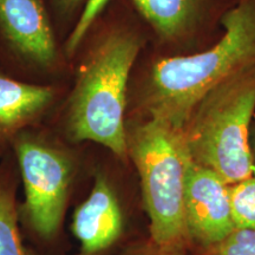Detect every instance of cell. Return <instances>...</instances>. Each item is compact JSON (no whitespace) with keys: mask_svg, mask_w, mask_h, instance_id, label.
I'll list each match as a JSON object with an SVG mask.
<instances>
[{"mask_svg":"<svg viewBox=\"0 0 255 255\" xmlns=\"http://www.w3.org/2000/svg\"><path fill=\"white\" fill-rule=\"evenodd\" d=\"M255 110V66L222 82L203 96L182 132L193 162L226 183L251 177L255 165L250 126Z\"/></svg>","mask_w":255,"mask_h":255,"instance_id":"3957f363","label":"cell"},{"mask_svg":"<svg viewBox=\"0 0 255 255\" xmlns=\"http://www.w3.org/2000/svg\"><path fill=\"white\" fill-rule=\"evenodd\" d=\"M71 228L81 244V255H97L119 240L123 232V213L103 175L96 177L88 199L76 209Z\"/></svg>","mask_w":255,"mask_h":255,"instance_id":"ba28073f","label":"cell"},{"mask_svg":"<svg viewBox=\"0 0 255 255\" xmlns=\"http://www.w3.org/2000/svg\"><path fill=\"white\" fill-rule=\"evenodd\" d=\"M222 26L221 39L209 49L155 64L145 95L149 116L182 130L203 96L255 66V0H240L223 15Z\"/></svg>","mask_w":255,"mask_h":255,"instance_id":"6da1fadb","label":"cell"},{"mask_svg":"<svg viewBox=\"0 0 255 255\" xmlns=\"http://www.w3.org/2000/svg\"><path fill=\"white\" fill-rule=\"evenodd\" d=\"M141 49L139 36L115 30L90 50L70 98L68 130L73 141L95 142L127 159V87Z\"/></svg>","mask_w":255,"mask_h":255,"instance_id":"7a4b0ae2","label":"cell"},{"mask_svg":"<svg viewBox=\"0 0 255 255\" xmlns=\"http://www.w3.org/2000/svg\"><path fill=\"white\" fill-rule=\"evenodd\" d=\"M55 96L50 87L0 76V130L14 131L49 107Z\"/></svg>","mask_w":255,"mask_h":255,"instance_id":"9c48e42d","label":"cell"},{"mask_svg":"<svg viewBox=\"0 0 255 255\" xmlns=\"http://www.w3.org/2000/svg\"><path fill=\"white\" fill-rule=\"evenodd\" d=\"M202 255H255V228H234Z\"/></svg>","mask_w":255,"mask_h":255,"instance_id":"4fadbf2b","label":"cell"},{"mask_svg":"<svg viewBox=\"0 0 255 255\" xmlns=\"http://www.w3.org/2000/svg\"><path fill=\"white\" fill-rule=\"evenodd\" d=\"M251 151H252V157H253V162L255 165V127L253 131L251 132Z\"/></svg>","mask_w":255,"mask_h":255,"instance_id":"ac0fdd59","label":"cell"},{"mask_svg":"<svg viewBox=\"0 0 255 255\" xmlns=\"http://www.w3.org/2000/svg\"><path fill=\"white\" fill-rule=\"evenodd\" d=\"M159 38L182 39L199 21L203 0H132Z\"/></svg>","mask_w":255,"mask_h":255,"instance_id":"30bf717a","label":"cell"},{"mask_svg":"<svg viewBox=\"0 0 255 255\" xmlns=\"http://www.w3.org/2000/svg\"><path fill=\"white\" fill-rule=\"evenodd\" d=\"M157 252L158 246L151 239H149L148 241L142 242L138 246L132 247L123 255H157Z\"/></svg>","mask_w":255,"mask_h":255,"instance_id":"2e32d148","label":"cell"},{"mask_svg":"<svg viewBox=\"0 0 255 255\" xmlns=\"http://www.w3.org/2000/svg\"><path fill=\"white\" fill-rule=\"evenodd\" d=\"M83 1H84V0H56L57 4H58L63 9H65V11L77 8L79 5L83 4Z\"/></svg>","mask_w":255,"mask_h":255,"instance_id":"e0dca14e","label":"cell"},{"mask_svg":"<svg viewBox=\"0 0 255 255\" xmlns=\"http://www.w3.org/2000/svg\"><path fill=\"white\" fill-rule=\"evenodd\" d=\"M14 148L24 183L25 215L38 234L53 237L68 205L71 159L58 149L27 136L19 137Z\"/></svg>","mask_w":255,"mask_h":255,"instance_id":"5b68a950","label":"cell"},{"mask_svg":"<svg viewBox=\"0 0 255 255\" xmlns=\"http://www.w3.org/2000/svg\"><path fill=\"white\" fill-rule=\"evenodd\" d=\"M184 227L187 240L202 250L221 241L235 228L229 184L195 162L191 163L187 176Z\"/></svg>","mask_w":255,"mask_h":255,"instance_id":"8992f818","label":"cell"},{"mask_svg":"<svg viewBox=\"0 0 255 255\" xmlns=\"http://www.w3.org/2000/svg\"><path fill=\"white\" fill-rule=\"evenodd\" d=\"M235 228H255V170L251 177L229 186Z\"/></svg>","mask_w":255,"mask_h":255,"instance_id":"7c38bea8","label":"cell"},{"mask_svg":"<svg viewBox=\"0 0 255 255\" xmlns=\"http://www.w3.org/2000/svg\"><path fill=\"white\" fill-rule=\"evenodd\" d=\"M187 245L188 240H181L158 246L157 255H187Z\"/></svg>","mask_w":255,"mask_h":255,"instance_id":"9a60e30c","label":"cell"},{"mask_svg":"<svg viewBox=\"0 0 255 255\" xmlns=\"http://www.w3.org/2000/svg\"><path fill=\"white\" fill-rule=\"evenodd\" d=\"M108 1L109 0H88L85 2L84 9H83L81 17H79L78 23L76 24L72 33L70 34L68 43H66V50H68L70 55L75 52L78 49V46L81 45L82 40L87 36L91 25L95 23L96 19L103 11Z\"/></svg>","mask_w":255,"mask_h":255,"instance_id":"5bb4252c","label":"cell"},{"mask_svg":"<svg viewBox=\"0 0 255 255\" xmlns=\"http://www.w3.org/2000/svg\"><path fill=\"white\" fill-rule=\"evenodd\" d=\"M0 255H33L26 250L18 228L14 199L0 183Z\"/></svg>","mask_w":255,"mask_h":255,"instance_id":"8fae6325","label":"cell"},{"mask_svg":"<svg viewBox=\"0 0 255 255\" xmlns=\"http://www.w3.org/2000/svg\"><path fill=\"white\" fill-rule=\"evenodd\" d=\"M127 146L141 178L150 239L157 246L187 240L184 193L193 159L182 130L149 116L127 128Z\"/></svg>","mask_w":255,"mask_h":255,"instance_id":"277c9868","label":"cell"},{"mask_svg":"<svg viewBox=\"0 0 255 255\" xmlns=\"http://www.w3.org/2000/svg\"><path fill=\"white\" fill-rule=\"evenodd\" d=\"M0 28L28 62L44 68L56 63L55 34L40 0H0Z\"/></svg>","mask_w":255,"mask_h":255,"instance_id":"52a82bcc","label":"cell"}]
</instances>
